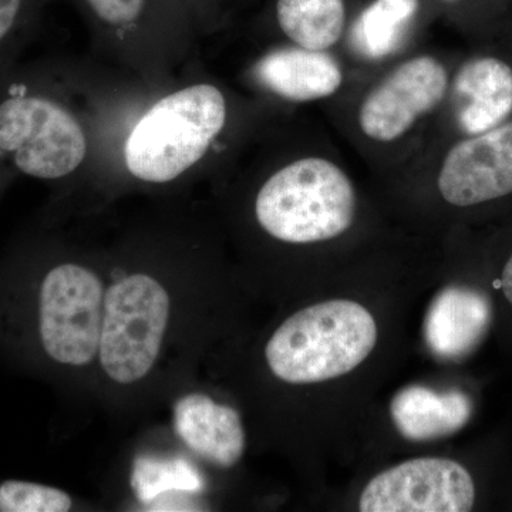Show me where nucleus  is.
Masks as SVG:
<instances>
[{
	"instance_id": "nucleus-1",
	"label": "nucleus",
	"mask_w": 512,
	"mask_h": 512,
	"mask_svg": "<svg viewBox=\"0 0 512 512\" xmlns=\"http://www.w3.org/2000/svg\"><path fill=\"white\" fill-rule=\"evenodd\" d=\"M89 156V133L49 70L13 66L0 82V160L16 173L59 181Z\"/></svg>"
},
{
	"instance_id": "nucleus-2",
	"label": "nucleus",
	"mask_w": 512,
	"mask_h": 512,
	"mask_svg": "<svg viewBox=\"0 0 512 512\" xmlns=\"http://www.w3.org/2000/svg\"><path fill=\"white\" fill-rule=\"evenodd\" d=\"M227 123L228 101L220 87H180L154 101L127 131L124 168L141 183H173L207 157Z\"/></svg>"
},
{
	"instance_id": "nucleus-3",
	"label": "nucleus",
	"mask_w": 512,
	"mask_h": 512,
	"mask_svg": "<svg viewBox=\"0 0 512 512\" xmlns=\"http://www.w3.org/2000/svg\"><path fill=\"white\" fill-rule=\"evenodd\" d=\"M372 313L353 301H326L293 313L266 343L269 369L282 382H326L352 372L375 349Z\"/></svg>"
},
{
	"instance_id": "nucleus-4",
	"label": "nucleus",
	"mask_w": 512,
	"mask_h": 512,
	"mask_svg": "<svg viewBox=\"0 0 512 512\" xmlns=\"http://www.w3.org/2000/svg\"><path fill=\"white\" fill-rule=\"evenodd\" d=\"M356 214L349 175L323 157H303L276 170L259 188L255 217L286 244H315L345 234Z\"/></svg>"
},
{
	"instance_id": "nucleus-5",
	"label": "nucleus",
	"mask_w": 512,
	"mask_h": 512,
	"mask_svg": "<svg viewBox=\"0 0 512 512\" xmlns=\"http://www.w3.org/2000/svg\"><path fill=\"white\" fill-rule=\"evenodd\" d=\"M170 295L147 274L121 278L104 295L99 356L113 382H140L160 356L170 320Z\"/></svg>"
},
{
	"instance_id": "nucleus-6",
	"label": "nucleus",
	"mask_w": 512,
	"mask_h": 512,
	"mask_svg": "<svg viewBox=\"0 0 512 512\" xmlns=\"http://www.w3.org/2000/svg\"><path fill=\"white\" fill-rule=\"evenodd\" d=\"M104 295L99 276L86 266L63 262L46 272L37 328L47 357L72 367L93 362L99 355Z\"/></svg>"
},
{
	"instance_id": "nucleus-7",
	"label": "nucleus",
	"mask_w": 512,
	"mask_h": 512,
	"mask_svg": "<svg viewBox=\"0 0 512 512\" xmlns=\"http://www.w3.org/2000/svg\"><path fill=\"white\" fill-rule=\"evenodd\" d=\"M450 84L447 67L437 57L406 60L363 99L357 114L360 130L376 143L400 140L443 103Z\"/></svg>"
},
{
	"instance_id": "nucleus-8",
	"label": "nucleus",
	"mask_w": 512,
	"mask_h": 512,
	"mask_svg": "<svg viewBox=\"0 0 512 512\" xmlns=\"http://www.w3.org/2000/svg\"><path fill=\"white\" fill-rule=\"evenodd\" d=\"M476 501L473 477L450 458H416L383 471L363 490L362 512H467Z\"/></svg>"
},
{
	"instance_id": "nucleus-9",
	"label": "nucleus",
	"mask_w": 512,
	"mask_h": 512,
	"mask_svg": "<svg viewBox=\"0 0 512 512\" xmlns=\"http://www.w3.org/2000/svg\"><path fill=\"white\" fill-rule=\"evenodd\" d=\"M437 188L448 204L477 207L512 195V119L448 148Z\"/></svg>"
},
{
	"instance_id": "nucleus-10",
	"label": "nucleus",
	"mask_w": 512,
	"mask_h": 512,
	"mask_svg": "<svg viewBox=\"0 0 512 512\" xmlns=\"http://www.w3.org/2000/svg\"><path fill=\"white\" fill-rule=\"evenodd\" d=\"M458 133L476 136L512 119V55L481 52L458 67L450 84Z\"/></svg>"
},
{
	"instance_id": "nucleus-11",
	"label": "nucleus",
	"mask_w": 512,
	"mask_h": 512,
	"mask_svg": "<svg viewBox=\"0 0 512 512\" xmlns=\"http://www.w3.org/2000/svg\"><path fill=\"white\" fill-rule=\"evenodd\" d=\"M491 318V303L484 293L467 286H448L431 302L424 319V340L439 359L461 360L480 345Z\"/></svg>"
},
{
	"instance_id": "nucleus-12",
	"label": "nucleus",
	"mask_w": 512,
	"mask_h": 512,
	"mask_svg": "<svg viewBox=\"0 0 512 512\" xmlns=\"http://www.w3.org/2000/svg\"><path fill=\"white\" fill-rule=\"evenodd\" d=\"M174 430L192 453L221 468L237 466L244 456L245 431L237 410L201 393L174 404Z\"/></svg>"
},
{
	"instance_id": "nucleus-13",
	"label": "nucleus",
	"mask_w": 512,
	"mask_h": 512,
	"mask_svg": "<svg viewBox=\"0 0 512 512\" xmlns=\"http://www.w3.org/2000/svg\"><path fill=\"white\" fill-rule=\"evenodd\" d=\"M252 74L269 93L293 103L326 99L343 84V70L335 57L298 46L265 53Z\"/></svg>"
},
{
	"instance_id": "nucleus-14",
	"label": "nucleus",
	"mask_w": 512,
	"mask_h": 512,
	"mask_svg": "<svg viewBox=\"0 0 512 512\" xmlns=\"http://www.w3.org/2000/svg\"><path fill=\"white\" fill-rule=\"evenodd\" d=\"M473 403L460 390H440L412 384L396 393L390 414L397 431L410 441L443 439L463 429Z\"/></svg>"
},
{
	"instance_id": "nucleus-15",
	"label": "nucleus",
	"mask_w": 512,
	"mask_h": 512,
	"mask_svg": "<svg viewBox=\"0 0 512 512\" xmlns=\"http://www.w3.org/2000/svg\"><path fill=\"white\" fill-rule=\"evenodd\" d=\"M272 16L293 46L326 52L348 26V0H274Z\"/></svg>"
},
{
	"instance_id": "nucleus-16",
	"label": "nucleus",
	"mask_w": 512,
	"mask_h": 512,
	"mask_svg": "<svg viewBox=\"0 0 512 512\" xmlns=\"http://www.w3.org/2000/svg\"><path fill=\"white\" fill-rule=\"evenodd\" d=\"M420 12L421 0H369L353 20V45L367 59L392 55Z\"/></svg>"
},
{
	"instance_id": "nucleus-17",
	"label": "nucleus",
	"mask_w": 512,
	"mask_h": 512,
	"mask_svg": "<svg viewBox=\"0 0 512 512\" xmlns=\"http://www.w3.org/2000/svg\"><path fill=\"white\" fill-rule=\"evenodd\" d=\"M46 0H0V82L15 66Z\"/></svg>"
},
{
	"instance_id": "nucleus-18",
	"label": "nucleus",
	"mask_w": 512,
	"mask_h": 512,
	"mask_svg": "<svg viewBox=\"0 0 512 512\" xmlns=\"http://www.w3.org/2000/svg\"><path fill=\"white\" fill-rule=\"evenodd\" d=\"M72 507V497L59 488L19 480L0 484V512H66Z\"/></svg>"
},
{
	"instance_id": "nucleus-19",
	"label": "nucleus",
	"mask_w": 512,
	"mask_h": 512,
	"mask_svg": "<svg viewBox=\"0 0 512 512\" xmlns=\"http://www.w3.org/2000/svg\"><path fill=\"white\" fill-rule=\"evenodd\" d=\"M447 12L471 25L498 32L508 30L512 0H434Z\"/></svg>"
},
{
	"instance_id": "nucleus-20",
	"label": "nucleus",
	"mask_w": 512,
	"mask_h": 512,
	"mask_svg": "<svg viewBox=\"0 0 512 512\" xmlns=\"http://www.w3.org/2000/svg\"><path fill=\"white\" fill-rule=\"evenodd\" d=\"M190 12L194 25H210L220 16L225 0H181Z\"/></svg>"
},
{
	"instance_id": "nucleus-21",
	"label": "nucleus",
	"mask_w": 512,
	"mask_h": 512,
	"mask_svg": "<svg viewBox=\"0 0 512 512\" xmlns=\"http://www.w3.org/2000/svg\"><path fill=\"white\" fill-rule=\"evenodd\" d=\"M501 288H503L505 298L512 305V254L505 262L503 274H501Z\"/></svg>"
},
{
	"instance_id": "nucleus-22",
	"label": "nucleus",
	"mask_w": 512,
	"mask_h": 512,
	"mask_svg": "<svg viewBox=\"0 0 512 512\" xmlns=\"http://www.w3.org/2000/svg\"><path fill=\"white\" fill-rule=\"evenodd\" d=\"M9 174H12V170L3 163L2 160H0V185L5 183L6 180H8Z\"/></svg>"
},
{
	"instance_id": "nucleus-23",
	"label": "nucleus",
	"mask_w": 512,
	"mask_h": 512,
	"mask_svg": "<svg viewBox=\"0 0 512 512\" xmlns=\"http://www.w3.org/2000/svg\"><path fill=\"white\" fill-rule=\"evenodd\" d=\"M508 32H510V35L512 37V2H511V13H510V25H508Z\"/></svg>"
}]
</instances>
